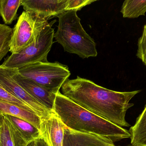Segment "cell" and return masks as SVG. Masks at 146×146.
<instances>
[{
	"label": "cell",
	"mask_w": 146,
	"mask_h": 146,
	"mask_svg": "<svg viewBox=\"0 0 146 146\" xmlns=\"http://www.w3.org/2000/svg\"><path fill=\"white\" fill-rule=\"evenodd\" d=\"M62 94L92 113L121 127H129L126 113L133 104L130 100L141 91H115L77 76L67 80L62 87Z\"/></svg>",
	"instance_id": "obj_1"
},
{
	"label": "cell",
	"mask_w": 146,
	"mask_h": 146,
	"mask_svg": "<svg viewBox=\"0 0 146 146\" xmlns=\"http://www.w3.org/2000/svg\"><path fill=\"white\" fill-rule=\"evenodd\" d=\"M52 111L72 131L103 136L114 142L131 136L128 130L84 109L60 91L56 93Z\"/></svg>",
	"instance_id": "obj_2"
},
{
	"label": "cell",
	"mask_w": 146,
	"mask_h": 146,
	"mask_svg": "<svg viewBox=\"0 0 146 146\" xmlns=\"http://www.w3.org/2000/svg\"><path fill=\"white\" fill-rule=\"evenodd\" d=\"M77 11H66L58 16L59 24L54 35L64 51L88 58L98 55L96 43L86 32L77 16Z\"/></svg>",
	"instance_id": "obj_3"
},
{
	"label": "cell",
	"mask_w": 146,
	"mask_h": 146,
	"mask_svg": "<svg viewBox=\"0 0 146 146\" xmlns=\"http://www.w3.org/2000/svg\"><path fill=\"white\" fill-rule=\"evenodd\" d=\"M18 70L23 77L55 94L60 91L71 75L68 66L58 62H38L26 65Z\"/></svg>",
	"instance_id": "obj_4"
},
{
	"label": "cell",
	"mask_w": 146,
	"mask_h": 146,
	"mask_svg": "<svg viewBox=\"0 0 146 146\" xmlns=\"http://www.w3.org/2000/svg\"><path fill=\"white\" fill-rule=\"evenodd\" d=\"M56 20L48 23L42 30L36 41L17 54L8 57L1 64L6 67L19 69L24 66L38 62H48L47 57L53 45Z\"/></svg>",
	"instance_id": "obj_5"
},
{
	"label": "cell",
	"mask_w": 146,
	"mask_h": 146,
	"mask_svg": "<svg viewBox=\"0 0 146 146\" xmlns=\"http://www.w3.org/2000/svg\"><path fill=\"white\" fill-rule=\"evenodd\" d=\"M48 20L33 13L23 11L13 28L9 44L12 54H19L36 41Z\"/></svg>",
	"instance_id": "obj_6"
},
{
	"label": "cell",
	"mask_w": 146,
	"mask_h": 146,
	"mask_svg": "<svg viewBox=\"0 0 146 146\" xmlns=\"http://www.w3.org/2000/svg\"><path fill=\"white\" fill-rule=\"evenodd\" d=\"M13 68L0 65V85L29 106L42 120L48 117L53 111L34 99L15 81L13 76Z\"/></svg>",
	"instance_id": "obj_7"
},
{
	"label": "cell",
	"mask_w": 146,
	"mask_h": 146,
	"mask_svg": "<svg viewBox=\"0 0 146 146\" xmlns=\"http://www.w3.org/2000/svg\"><path fill=\"white\" fill-rule=\"evenodd\" d=\"M68 0H21L25 11L49 19L58 17L66 11Z\"/></svg>",
	"instance_id": "obj_8"
},
{
	"label": "cell",
	"mask_w": 146,
	"mask_h": 146,
	"mask_svg": "<svg viewBox=\"0 0 146 146\" xmlns=\"http://www.w3.org/2000/svg\"><path fill=\"white\" fill-rule=\"evenodd\" d=\"M13 76L16 81L38 102L52 111L56 94L44 89L34 81L23 77L17 69H13Z\"/></svg>",
	"instance_id": "obj_9"
},
{
	"label": "cell",
	"mask_w": 146,
	"mask_h": 146,
	"mask_svg": "<svg viewBox=\"0 0 146 146\" xmlns=\"http://www.w3.org/2000/svg\"><path fill=\"white\" fill-rule=\"evenodd\" d=\"M65 126L56 114L52 112L42 120V137L48 146H63Z\"/></svg>",
	"instance_id": "obj_10"
},
{
	"label": "cell",
	"mask_w": 146,
	"mask_h": 146,
	"mask_svg": "<svg viewBox=\"0 0 146 146\" xmlns=\"http://www.w3.org/2000/svg\"><path fill=\"white\" fill-rule=\"evenodd\" d=\"M63 146H115L111 140L99 135L72 131L65 127Z\"/></svg>",
	"instance_id": "obj_11"
},
{
	"label": "cell",
	"mask_w": 146,
	"mask_h": 146,
	"mask_svg": "<svg viewBox=\"0 0 146 146\" xmlns=\"http://www.w3.org/2000/svg\"><path fill=\"white\" fill-rule=\"evenodd\" d=\"M0 114L20 118L40 130L42 120L33 111L0 100Z\"/></svg>",
	"instance_id": "obj_12"
},
{
	"label": "cell",
	"mask_w": 146,
	"mask_h": 146,
	"mask_svg": "<svg viewBox=\"0 0 146 146\" xmlns=\"http://www.w3.org/2000/svg\"><path fill=\"white\" fill-rule=\"evenodd\" d=\"M3 117V121L0 128V146L27 145L28 143L6 117Z\"/></svg>",
	"instance_id": "obj_13"
},
{
	"label": "cell",
	"mask_w": 146,
	"mask_h": 146,
	"mask_svg": "<svg viewBox=\"0 0 146 146\" xmlns=\"http://www.w3.org/2000/svg\"><path fill=\"white\" fill-rule=\"evenodd\" d=\"M3 115L28 144L42 136L41 131L28 122L12 116Z\"/></svg>",
	"instance_id": "obj_14"
},
{
	"label": "cell",
	"mask_w": 146,
	"mask_h": 146,
	"mask_svg": "<svg viewBox=\"0 0 146 146\" xmlns=\"http://www.w3.org/2000/svg\"><path fill=\"white\" fill-rule=\"evenodd\" d=\"M132 145H146V105L144 110L137 118L133 126L129 131Z\"/></svg>",
	"instance_id": "obj_15"
},
{
	"label": "cell",
	"mask_w": 146,
	"mask_h": 146,
	"mask_svg": "<svg viewBox=\"0 0 146 146\" xmlns=\"http://www.w3.org/2000/svg\"><path fill=\"white\" fill-rule=\"evenodd\" d=\"M21 0H0V15L5 25H10L18 18Z\"/></svg>",
	"instance_id": "obj_16"
},
{
	"label": "cell",
	"mask_w": 146,
	"mask_h": 146,
	"mask_svg": "<svg viewBox=\"0 0 146 146\" xmlns=\"http://www.w3.org/2000/svg\"><path fill=\"white\" fill-rule=\"evenodd\" d=\"M121 12L123 18L134 19L145 15L146 0H126L123 3Z\"/></svg>",
	"instance_id": "obj_17"
},
{
	"label": "cell",
	"mask_w": 146,
	"mask_h": 146,
	"mask_svg": "<svg viewBox=\"0 0 146 146\" xmlns=\"http://www.w3.org/2000/svg\"><path fill=\"white\" fill-rule=\"evenodd\" d=\"M13 28L5 24H0V61L9 51V44Z\"/></svg>",
	"instance_id": "obj_18"
},
{
	"label": "cell",
	"mask_w": 146,
	"mask_h": 146,
	"mask_svg": "<svg viewBox=\"0 0 146 146\" xmlns=\"http://www.w3.org/2000/svg\"><path fill=\"white\" fill-rule=\"evenodd\" d=\"M0 100L17 105L20 107L33 110L25 103L13 96L0 85Z\"/></svg>",
	"instance_id": "obj_19"
},
{
	"label": "cell",
	"mask_w": 146,
	"mask_h": 146,
	"mask_svg": "<svg viewBox=\"0 0 146 146\" xmlns=\"http://www.w3.org/2000/svg\"><path fill=\"white\" fill-rule=\"evenodd\" d=\"M138 46L136 56L146 67V24L144 26L142 36L138 40Z\"/></svg>",
	"instance_id": "obj_20"
},
{
	"label": "cell",
	"mask_w": 146,
	"mask_h": 146,
	"mask_svg": "<svg viewBox=\"0 0 146 146\" xmlns=\"http://www.w3.org/2000/svg\"><path fill=\"white\" fill-rule=\"evenodd\" d=\"M95 1H96L95 0H68L66 11L70 10L79 11L83 7Z\"/></svg>",
	"instance_id": "obj_21"
},
{
	"label": "cell",
	"mask_w": 146,
	"mask_h": 146,
	"mask_svg": "<svg viewBox=\"0 0 146 146\" xmlns=\"http://www.w3.org/2000/svg\"><path fill=\"white\" fill-rule=\"evenodd\" d=\"M35 146H48L42 136L35 140Z\"/></svg>",
	"instance_id": "obj_22"
},
{
	"label": "cell",
	"mask_w": 146,
	"mask_h": 146,
	"mask_svg": "<svg viewBox=\"0 0 146 146\" xmlns=\"http://www.w3.org/2000/svg\"><path fill=\"white\" fill-rule=\"evenodd\" d=\"M3 117L2 114H0V128L2 124L3 121Z\"/></svg>",
	"instance_id": "obj_23"
},
{
	"label": "cell",
	"mask_w": 146,
	"mask_h": 146,
	"mask_svg": "<svg viewBox=\"0 0 146 146\" xmlns=\"http://www.w3.org/2000/svg\"><path fill=\"white\" fill-rule=\"evenodd\" d=\"M26 146H35V141H31L30 143H28Z\"/></svg>",
	"instance_id": "obj_24"
},
{
	"label": "cell",
	"mask_w": 146,
	"mask_h": 146,
	"mask_svg": "<svg viewBox=\"0 0 146 146\" xmlns=\"http://www.w3.org/2000/svg\"><path fill=\"white\" fill-rule=\"evenodd\" d=\"M129 146H146V145L145 144H139V145H134Z\"/></svg>",
	"instance_id": "obj_25"
}]
</instances>
